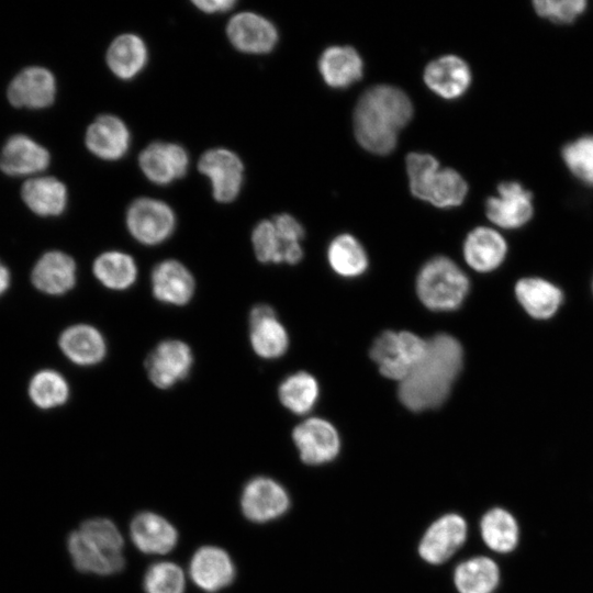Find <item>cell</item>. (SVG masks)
I'll list each match as a JSON object with an SVG mask.
<instances>
[{
    "mask_svg": "<svg viewBox=\"0 0 593 593\" xmlns=\"http://www.w3.org/2000/svg\"><path fill=\"white\" fill-rule=\"evenodd\" d=\"M427 342L426 355L399 385L401 403L413 412L441 405L463 363L462 346L454 336L441 333Z\"/></svg>",
    "mask_w": 593,
    "mask_h": 593,
    "instance_id": "1",
    "label": "cell"
},
{
    "mask_svg": "<svg viewBox=\"0 0 593 593\" xmlns=\"http://www.w3.org/2000/svg\"><path fill=\"white\" fill-rule=\"evenodd\" d=\"M412 115L413 105L404 91L385 85L372 87L361 96L355 109L357 141L371 153L389 154L396 145L398 132Z\"/></svg>",
    "mask_w": 593,
    "mask_h": 593,
    "instance_id": "2",
    "label": "cell"
},
{
    "mask_svg": "<svg viewBox=\"0 0 593 593\" xmlns=\"http://www.w3.org/2000/svg\"><path fill=\"white\" fill-rule=\"evenodd\" d=\"M123 547L124 540L116 525L100 517L85 521L67 539L75 568L99 575H110L124 568Z\"/></svg>",
    "mask_w": 593,
    "mask_h": 593,
    "instance_id": "3",
    "label": "cell"
},
{
    "mask_svg": "<svg viewBox=\"0 0 593 593\" xmlns=\"http://www.w3.org/2000/svg\"><path fill=\"white\" fill-rule=\"evenodd\" d=\"M470 290L467 275L445 256L429 259L419 269L416 293L421 302L434 312H450L461 306Z\"/></svg>",
    "mask_w": 593,
    "mask_h": 593,
    "instance_id": "4",
    "label": "cell"
},
{
    "mask_svg": "<svg viewBox=\"0 0 593 593\" xmlns=\"http://www.w3.org/2000/svg\"><path fill=\"white\" fill-rule=\"evenodd\" d=\"M303 226L287 213L260 221L253 230L251 244L262 264L296 265L303 258Z\"/></svg>",
    "mask_w": 593,
    "mask_h": 593,
    "instance_id": "5",
    "label": "cell"
},
{
    "mask_svg": "<svg viewBox=\"0 0 593 593\" xmlns=\"http://www.w3.org/2000/svg\"><path fill=\"white\" fill-rule=\"evenodd\" d=\"M427 347L428 342L412 332L384 331L373 340L370 357L383 377L401 382L424 358Z\"/></svg>",
    "mask_w": 593,
    "mask_h": 593,
    "instance_id": "6",
    "label": "cell"
},
{
    "mask_svg": "<svg viewBox=\"0 0 593 593\" xmlns=\"http://www.w3.org/2000/svg\"><path fill=\"white\" fill-rule=\"evenodd\" d=\"M126 226L138 243L154 246L165 242L172 234L176 216L167 203L156 199L139 198L128 206Z\"/></svg>",
    "mask_w": 593,
    "mask_h": 593,
    "instance_id": "7",
    "label": "cell"
},
{
    "mask_svg": "<svg viewBox=\"0 0 593 593\" xmlns=\"http://www.w3.org/2000/svg\"><path fill=\"white\" fill-rule=\"evenodd\" d=\"M468 524L457 513L436 518L418 542V555L427 563L437 566L449 560L466 542Z\"/></svg>",
    "mask_w": 593,
    "mask_h": 593,
    "instance_id": "8",
    "label": "cell"
},
{
    "mask_svg": "<svg viewBox=\"0 0 593 593\" xmlns=\"http://www.w3.org/2000/svg\"><path fill=\"white\" fill-rule=\"evenodd\" d=\"M293 443L302 462L322 466L332 462L340 451V437L336 427L321 417H310L292 432Z\"/></svg>",
    "mask_w": 593,
    "mask_h": 593,
    "instance_id": "9",
    "label": "cell"
},
{
    "mask_svg": "<svg viewBox=\"0 0 593 593\" xmlns=\"http://www.w3.org/2000/svg\"><path fill=\"white\" fill-rule=\"evenodd\" d=\"M192 363L193 355L188 344L179 339H166L148 354L145 368L152 383L166 390L186 379Z\"/></svg>",
    "mask_w": 593,
    "mask_h": 593,
    "instance_id": "10",
    "label": "cell"
},
{
    "mask_svg": "<svg viewBox=\"0 0 593 593\" xmlns=\"http://www.w3.org/2000/svg\"><path fill=\"white\" fill-rule=\"evenodd\" d=\"M243 514L262 524L281 517L290 507V496L282 484L268 477H256L244 486L240 497Z\"/></svg>",
    "mask_w": 593,
    "mask_h": 593,
    "instance_id": "11",
    "label": "cell"
},
{
    "mask_svg": "<svg viewBox=\"0 0 593 593\" xmlns=\"http://www.w3.org/2000/svg\"><path fill=\"white\" fill-rule=\"evenodd\" d=\"M198 167L210 179L216 201L228 203L239 194L244 165L234 152L226 148L209 149L201 156Z\"/></svg>",
    "mask_w": 593,
    "mask_h": 593,
    "instance_id": "12",
    "label": "cell"
},
{
    "mask_svg": "<svg viewBox=\"0 0 593 593\" xmlns=\"http://www.w3.org/2000/svg\"><path fill=\"white\" fill-rule=\"evenodd\" d=\"M489 220L507 230L525 225L533 216V195L521 183L505 181L497 187V195L485 203Z\"/></svg>",
    "mask_w": 593,
    "mask_h": 593,
    "instance_id": "13",
    "label": "cell"
},
{
    "mask_svg": "<svg viewBox=\"0 0 593 593\" xmlns=\"http://www.w3.org/2000/svg\"><path fill=\"white\" fill-rule=\"evenodd\" d=\"M226 34L236 49L249 54L268 53L278 41L275 25L254 12L235 14L227 23Z\"/></svg>",
    "mask_w": 593,
    "mask_h": 593,
    "instance_id": "14",
    "label": "cell"
},
{
    "mask_svg": "<svg viewBox=\"0 0 593 593\" xmlns=\"http://www.w3.org/2000/svg\"><path fill=\"white\" fill-rule=\"evenodd\" d=\"M138 164L143 174L152 182L168 184L187 174L189 156L178 144L154 142L142 150Z\"/></svg>",
    "mask_w": 593,
    "mask_h": 593,
    "instance_id": "15",
    "label": "cell"
},
{
    "mask_svg": "<svg viewBox=\"0 0 593 593\" xmlns=\"http://www.w3.org/2000/svg\"><path fill=\"white\" fill-rule=\"evenodd\" d=\"M249 338L253 350L264 359H277L286 354L289 336L275 310L267 304L255 305L249 313Z\"/></svg>",
    "mask_w": 593,
    "mask_h": 593,
    "instance_id": "16",
    "label": "cell"
},
{
    "mask_svg": "<svg viewBox=\"0 0 593 593\" xmlns=\"http://www.w3.org/2000/svg\"><path fill=\"white\" fill-rule=\"evenodd\" d=\"M56 94L54 75L43 67H29L19 72L7 91L10 103L18 108L42 109L51 105Z\"/></svg>",
    "mask_w": 593,
    "mask_h": 593,
    "instance_id": "17",
    "label": "cell"
},
{
    "mask_svg": "<svg viewBox=\"0 0 593 593\" xmlns=\"http://www.w3.org/2000/svg\"><path fill=\"white\" fill-rule=\"evenodd\" d=\"M189 573L200 589L214 593L233 582L235 567L224 549L215 546H203L193 553Z\"/></svg>",
    "mask_w": 593,
    "mask_h": 593,
    "instance_id": "18",
    "label": "cell"
},
{
    "mask_svg": "<svg viewBox=\"0 0 593 593\" xmlns=\"http://www.w3.org/2000/svg\"><path fill=\"white\" fill-rule=\"evenodd\" d=\"M152 291L161 303L182 306L190 302L195 291V280L180 261L167 259L157 264L150 273Z\"/></svg>",
    "mask_w": 593,
    "mask_h": 593,
    "instance_id": "19",
    "label": "cell"
},
{
    "mask_svg": "<svg viewBox=\"0 0 593 593\" xmlns=\"http://www.w3.org/2000/svg\"><path fill=\"white\" fill-rule=\"evenodd\" d=\"M130 535L133 544L144 553L164 555L178 542V532L165 517L142 512L131 522Z\"/></svg>",
    "mask_w": 593,
    "mask_h": 593,
    "instance_id": "20",
    "label": "cell"
},
{
    "mask_svg": "<svg viewBox=\"0 0 593 593\" xmlns=\"http://www.w3.org/2000/svg\"><path fill=\"white\" fill-rule=\"evenodd\" d=\"M130 132L115 115L98 116L87 128L86 145L97 157L105 160L122 158L130 146Z\"/></svg>",
    "mask_w": 593,
    "mask_h": 593,
    "instance_id": "21",
    "label": "cell"
},
{
    "mask_svg": "<svg viewBox=\"0 0 593 593\" xmlns=\"http://www.w3.org/2000/svg\"><path fill=\"white\" fill-rule=\"evenodd\" d=\"M424 81L436 94L445 99L461 97L471 82L470 68L455 55L430 61L424 71Z\"/></svg>",
    "mask_w": 593,
    "mask_h": 593,
    "instance_id": "22",
    "label": "cell"
},
{
    "mask_svg": "<svg viewBox=\"0 0 593 593\" xmlns=\"http://www.w3.org/2000/svg\"><path fill=\"white\" fill-rule=\"evenodd\" d=\"M49 154L40 144L23 134L11 136L0 154V169L10 176H24L44 170Z\"/></svg>",
    "mask_w": 593,
    "mask_h": 593,
    "instance_id": "23",
    "label": "cell"
},
{
    "mask_svg": "<svg viewBox=\"0 0 593 593\" xmlns=\"http://www.w3.org/2000/svg\"><path fill=\"white\" fill-rule=\"evenodd\" d=\"M507 245L503 236L490 227H475L463 243V257L475 271L495 270L505 259Z\"/></svg>",
    "mask_w": 593,
    "mask_h": 593,
    "instance_id": "24",
    "label": "cell"
},
{
    "mask_svg": "<svg viewBox=\"0 0 593 593\" xmlns=\"http://www.w3.org/2000/svg\"><path fill=\"white\" fill-rule=\"evenodd\" d=\"M32 282L42 292L60 295L76 283V264L67 254L53 250L44 254L32 271Z\"/></svg>",
    "mask_w": 593,
    "mask_h": 593,
    "instance_id": "25",
    "label": "cell"
},
{
    "mask_svg": "<svg viewBox=\"0 0 593 593\" xmlns=\"http://www.w3.org/2000/svg\"><path fill=\"white\" fill-rule=\"evenodd\" d=\"M515 295L526 313L537 320L552 317L563 301L562 291L539 277L519 279L515 284Z\"/></svg>",
    "mask_w": 593,
    "mask_h": 593,
    "instance_id": "26",
    "label": "cell"
},
{
    "mask_svg": "<svg viewBox=\"0 0 593 593\" xmlns=\"http://www.w3.org/2000/svg\"><path fill=\"white\" fill-rule=\"evenodd\" d=\"M64 355L79 366H93L107 355V342L94 326L78 324L65 329L59 337Z\"/></svg>",
    "mask_w": 593,
    "mask_h": 593,
    "instance_id": "27",
    "label": "cell"
},
{
    "mask_svg": "<svg viewBox=\"0 0 593 593\" xmlns=\"http://www.w3.org/2000/svg\"><path fill=\"white\" fill-rule=\"evenodd\" d=\"M500 578L497 563L486 556H474L459 562L452 574L458 593H494Z\"/></svg>",
    "mask_w": 593,
    "mask_h": 593,
    "instance_id": "28",
    "label": "cell"
},
{
    "mask_svg": "<svg viewBox=\"0 0 593 593\" xmlns=\"http://www.w3.org/2000/svg\"><path fill=\"white\" fill-rule=\"evenodd\" d=\"M324 81L333 88H347L362 76L363 64L359 54L349 46H332L323 52L318 61Z\"/></svg>",
    "mask_w": 593,
    "mask_h": 593,
    "instance_id": "29",
    "label": "cell"
},
{
    "mask_svg": "<svg viewBox=\"0 0 593 593\" xmlns=\"http://www.w3.org/2000/svg\"><path fill=\"white\" fill-rule=\"evenodd\" d=\"M480 535L484 545L497 553L512 552L519 541V526L505 508L488 510L480 519Z\"/></svg>",
    "mask_w": 593,
    "mask_h": 593,
    "instance_id": "30",
    "label": "cell"
},
{
    "mask_svg": "<svg viewBox=\"0 0 593 593\" xmlns=\"http://www.w3.org/2000/svg\"><path fill=\"white\" fill-rule=\"evenodd\" d=\"M147 48L144 41L135 34L126 33L115 37L107 51L110 70L124 80L134 78L145 67Z\"/></svg>",
    "mask_w": 593,
    "mask_h": 593,
    "instance_id": "31",
    "label": "cell"
},
{
    "mask_svg": "<svg viewBox=\"0 0 593 593\" xmlns=\"http://www.w3.org/2000/svg\"><path fill=\"white\" fill-rule=\"evenodd\" d=\"M22 199L36 214L56 216L64 212L67 204V190L63 182L54 177H36L22 187Z\"/></svg>",
    "mask_w": 593,
    "mask_h": 593,
    "instance_id": "32",
    "label": "cell"
},
{
    "mask_svg": "<svg viewBox=\"0 0 593 593\" xmlns=\"http://www.w3.org/2000/svg\"><path fill=\"white\" fill-rule=\"evenodd\" d=\"M93 275L105 288L123 291L131 288L137 278V266L132 256L120 250L99 255L92 266Z\"/></svg>",
    "mask_w": 593,
    "mask_h": 593,
    "instance_id": "33",
    "label": "cell"
},
{
    "mask_svg": "<svg viewBox=\"0 0 593 593\" xmlns=\"http://www.w3.org/2000/svg\"><path fill=\"white\" fill-rule=\"evenodd\" d=\"M327 259L333 271L344 278L361 276L369 265L365 248L349 234L338 235L331 242Z\"/></svg>",
    "mask_w": 593,
    "mask_h": 593,
    "instance_id": "34",
    "label": "cell"
},
{
    "mask_svg": "<svg viewBox=\"0 0 593 593\" xmlns=\"http://www.w3.org/2000/svg\"><path fill=\"white\" fill-rule=\"evenodd\" d=\"M318 395L320 387L316 379L305 371L290 374L278 389L281 404L298 415L309 413L317 402Z\"/></svg>",
    "mask_w": 593,
    "mask_h": 593,
    "instance_id": "35",
    "label": "cell"
},
{
    "mask_svg": "<svg viewBox=\"0 0 593 593\" xmlns=\"http://www.w3.org/2000/svg\"><path fill=\"white\" fill-rule=\"evenodd\" d=\"M468 192L467 182L451 168L438 169L433 176L424 201L437 208L460 205Z\"/></svg>",
    "mask_w": 593,
    "mask_h": 593,
    "instance_id": "36",
    "label": "cell"
},
{
    "mask_svg": "<svg viewBox=\"0 0 593 593\" xmlns=\"http://www.w3.org/2000/svg\"><path fill=\"white\" fill-rule=\"evenodd\" d=\"M29 391L34 404L44 410L65 404L69 396L67 381L54 370L37 372L31 380Z\"/></svg>",
    "mask_w": 593,
    "mask_h": 593,
    "instance_id": "37",
    "label": "cell"
},
{
    "mask_svg": "<svg viewBox=\"0 0 593 593\" xmlns=\"http://www.w3.org/2000/svg\"><path fill=\"white\" fill-rule=\"evenodd\" d=\"M186 579L181 568L168 561L152 564L144 577L146 593H183Z\"/></svg>",
    "mask_w": 593,
    "mask_h": 593,
    "instance_id": "38",
    "label": "cell"
},
{
    "mask_svg": "<svg viewBox=\"0 0 593 593\" xmlns=\"http://www.w3.org/2000/svg\"><path fill=\"white\" fill-rule=\"evenodd\" d=\"M562 158L577 178L593 186V135L569 143L562 150Z\"/></svg>",
    "mask_w": 593,
    "mask_h": 593,
    "instance_id": "39",
    "label": "cell"
},
{
    "mask_svg": "<svg viewBox=\"0 0 593 593\" xmlns=\"http://www.w3.org/2000/svg\"><path fill=\"white\" fill-rule=\"evenodd\" d=\"M438 169L439 164L432 155L411 153L406 156V171L413 195L424 200L427 187Z\"/></svg>",
    "mask_w": 593,
    "mask_h": 593,
    "instance_id": "40",
    "label": "cell"
},
{
    "mask_svg": "<svg viewBox=\"0 0 593 593\" xmlns=\"http://www.w3.org/2000/svg\"><path fill=\"white\" fill-rule=\"evenodd\" d=\"M533 4L539 16L566 24L574 21L585 10L586 2L583 0H538Z\"/></svg>",
    "mask_w": 593,
    "mask_h": 593,
    "instance_id": "41",
    "label": "cell"
},
{
    "mask_svg": "<svg viewBox=\"0 0 593 593\" xmlns=\"http://www.w3.org/2000/svg\"><path fill=\"white\" fill-rule=\"evenodd\" d=\"M192 3L201 11L206 13H217L231 10L236 1L234 0H194Z\"/></svg>",
    "mask_w": 593,
    "mask_h": 593,
    "instance_id": "42",
    "label": "cell"
},
{
    "mask_svg": "<svg viewBox=\"0 0 593 593\" xmlns=\"http://www.w3.org/2000/svg\"><path fill=\"white\" fill-rule=\"evenodd\" d=\"M10 283V273L7 267L0 262V295L8 289Z\"/></svg>",
    "mask_w": 593,
    "mask_h": 593,
    "instance_id": "43",
    "label": "cell"
}]
</instances>
